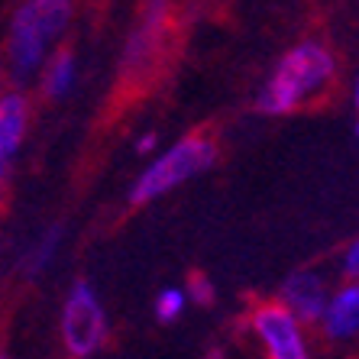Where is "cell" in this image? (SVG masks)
I'll list each match as a JSON object with an SVG mask.
<instances>
[{"mask_svg": "<svg viewBox=\"0 0 359 359\" xmlns=\"http://www.w3.org/2000/svg\"><path fill=\"white\" fill-rule=\"evenodd\" d=\"M334 81H337L334 52L318 39H304L285 52L276 62V68L269 72L259 97H256V107L262 114H269V117H285V114H294L304 104L327 94Z\"/></svg>", "mask_w": 359, "mask_h": 359, "instance_id": "6da1fadb", "label": "cell"}, {"mask_svg": "<svg viewBox=\"0 0 359 359\" xmlns=\"http://www.w3.org/2000/svg\"><path fill=\"white\" fill-rule=\"evenodd\" d=\"M72 0H23L7 33V68L17 81H29L52 55V46L72 23Z\"/></svg>", "mask_w": 359, "mask_h": 359, "instance_id": "7a4b0ae2", "label": "cell"}, {"mask_svg": "<svg viewBox=\"0 0 359 359\" xmlns=\"http://www.w3.org/2000/svg\"><path fill=\"white\" fill-rule=\"evenodd\" d=\"M214 162H217V142H214V136H208V133L184 136V140L172 142L168 149H162L149 165L142 168L140 178L133 182L130 201H133L136 208H142L149 201L165 198L175 188H182L184 182H191L201 172H208Z\"/></svg>", "mask_w": 359, "mask_h": 359, "instance_id": "3957f363", "label": "cell"}, {"mask_svg": "<svg viewBox=\"0 0 359 359\" xmlns=\"http://www.w3.org/2000/svg\"><path fill=\"white\" fill-rule=\"evenodd\" d=\"M168 20H172V4L168 0H142L140 17L123 42V55H120V78L130 81H146L156 72L162 52H165Z\"/></svg>", "mask_w": 359, "mask_h": 359, "instance_id": "277c9868", "label": "cell"}, {"mask_svg": "<svg viewBox=\"0 0 359 359\" xmlns=\"http://www.w3.org/2000/svg\"><path fill=\"white\" fill-rule=\"evenodd\" d=\"M59 330L68 356L75 359H88L104 346V340H107V314H104V304H100L91 282L78 278L72 285V292H68L65 304H62Z\"/></svg>", "mask_w": 359, "mask_h": 359, "instance_id": "5b68a950", "label": "cell"}, {"mask_svg": "<svg viewBox=\"0 0 359 359\" xmlns=\"http://www.w3.org/2000/svg\"><path fill=\"white\" fill-rule=\"evenodd\" d=\"M250 330L266 359H311L304 324L278 301H262L250 311Z\"/></svg>", "mask_w": 359, "mask_h": 359, "instance_id": "8992f818", "label": "cell"}, {"mask_svg": "<svg viewBox=\"0 0 359 359\" xmlns=\"http://www.w3.org/2000/svg\"><path fill=\"white\" fill-rule=\"evenodd\" d=\"M327 298H330V288H327L324 276L314 269L292 272L282 282V292H278V304H285L301 324H318L327 308Z\"/></svg>", "mask_w": 359, "mask_h": 359, "instance_id": "52a82bcc", "label": "cell"}, {"mask_svg": "<svg viewBox=\"0 0 359 359\" xmlns=\"http://www.w3.org/2000/svg\"><path fill=\"white\" fill-rule=\"evenodd\" d=\"M26 130H29V100L20 91H4L0 94V191L13 172Z\"/></svg>", "mask_w": 359, "mask_h": 359, "instance_id": "ba28073f", "label": "cell"}, {"mask_svg": "<svg viewBox=\"0 0 359 359\" xmlns=\"http://www.w3.org/2000/svg\"><path fill=\"white\" fill-rule=\"evenodd\" d=\"M318 324L324 330V337H330V340H353V337H359V285L356 282H346L337 292H330Z\"/></svg>", "mask_w": 359, "mask_h": 359, "instance_id": "9c48e42d", "label": "cell"}, {"mask_svg": "<svg viewBox=\"0 0 359 359\" xmlns=\"http://www.w3.org/2000/svg\"><path fill=\"white\" fill-rule=\"evenodd\" d=\"M39 72H42V75H39L42 94H46L49 100H59V97H65V94L75 88V81H78V59L68 49H59V52H52L49 59H46V65H42Z\"/></svg>", "mask_w": 359, "mask_h": 359, "instance_id": "30bf717a", "label": "cell"}, {"mask_svg": "<svg viewBox=\"0 0 359 359\" xmlns=\"http://www.w3.org/2000/svg\"><path fill=\"white\" fill-rule=\"evenodd\" d=\"M59 243H62V230L59 226H52V230H46V233L39 236V243H36L33 250L26 252V272L29 276H39L42 269L49 266V259H55V250H59Z\"/></svg>", "mask_w": 359, "mask_h": 359, "instance_id": "8fae6325", "label": "cell"}, {"mask_svg": "<svg viewBox=\"0 0 359 359\" xmlns=\"http://www.w3.org/2000/svg\"><path fill=\"white\" fill-rule=\"evenodd\" d=\"M184 304H188V294L182 288H162L159 298H156V318L162 324H172L184 314Z\"/></svg>", "mask_w": 359, "mask_h": 359, "instance_id": "7c38bea8", "label": "cell"}, {"mask_svg": "<svg viewBox=\"0 0 359 359\" xmlns=\"http://www.w3.org/2000/svg\"><path fill=\"white\" fill-rule=\"evenodd\" d=\"M340 272H343V282L359 285V236L346 243V250L340 256Z\"/></svg>", "mask_w": 359, "mask_h": 359, "instance_id": "4fadbf2b", "label": "cell"}, {"mask_svg": "<svg viewBox=\"0 0 359 359\" xmlns=\"http://www.w3.org/2000/svg\"><path fill=\"white\" fill-rule=\"evenodd\" d=\"M184 294H188V301H194V304H201V308H208L210 301H214V285H210L204 276H194L191 285L184 288Z\"/></svg>", "mask_w": 359, "mask_h": 359, "instance_id": "5bb4252c", "label": "cell"}, {"mask_svg": "<svg viewBox=\"0 0 359 359\" xmlns=\"http://www.w3.org/2000/svg\"><path fill=\"white\" fill-rule=\"evenodd\" d=\"M152 146H156V136H152V133H149V136H142V140L136 142V149H140V152H149Z\"/></svg>", "mask_w": 359, "mask_h": 359, "instance_id": "9a60e30c", "label": "cell"}, {"mask_svg": "<svg viewBox=\"0 0 359 359\" xmlns=\"http://www.w3.org/2000/svg\"><path fill=\"white\" fill-rule=\"evenodd\" d=\"M204 359H224V353H220V350H210V353H208V356H204Z\"/></svg>", "mask_w": 359, "mask_h": 359, "instance_id": "2e32d148", "label": "cell"}, {"mask_svg": "<svg viewBox=\"0 0 359 359\" xmlns=\"http://www.w3.org/2000/svg\"><path fill=\"white\" fill-rule=\"evenodd\" d=\"M353 104H356V114H359V81H356V91H353Z\"/></svg>", "mask_w": 359, "mask_h": 359, "instance_id": "e0dca14e", "label": "cell"}, {"mask_svg": "<svg viewBox=\"0 0 359 359\" xmlns=\"http://www.w3.org/2000/svg\"><path fill=\"white\" fill-rule=\"evenodd\" d=\"M356 133H359V120H356Z\"/></svg>", "mask_w": 359, "mask_h": 359, "instance_id": "ac0fdd59", "label": "cell"}, {"mask_svg": "<svg viewBox=\"0 0 359 359\" xmlns=\"http://www.w3.org/2000/svg\"><path fill=\"white\" fill-rule=\"evenodd\" d=\"M0 359H7V356H0Z\"/></svg>", "mask_w": 359, "mask_h": 359, "instance_id": "d6986e66", "label": "cell"}]
</instances>
